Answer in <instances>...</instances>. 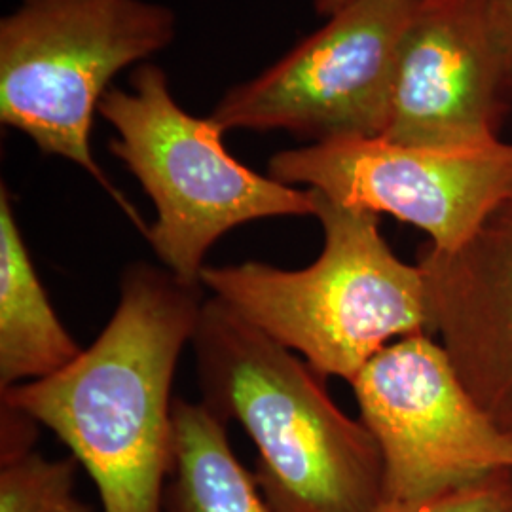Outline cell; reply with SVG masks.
Returning a JSON list of instances; mask_svg holds the SVG:
<instances>
[{
	"label": "cell",
	"mask_w": 512,
	"mask_h": 512,
	"mask_svg": "<svg viewBox=\"0 0 512 512\" xmlns=\"http://www.w3.org/2000/svg\"><path fill=\"white\" fill-rule=\"evenodd\" d=\"M131 88H110L97 114L118 135L110 152L156 207L147 239L165 270L202 285L205 256L230 230L253 220L315 217L311 188L279 183L236 160L211 116L188 114L175 101L162 67L143 63Z\"/></svg>",
	"instance_id": "4"
},
{
	"label": "cell",
	"mask_w": 512,
	"mask_h": 512,
	"mask_svg": "<svg viewBox=\"0 0 512 512\" xmlns=\"http://www.w3.org/2000/svg\"><path fill=\"white\" fill-rule=\"evenodd\" d=\"M190 344L202 403L253 439L256 482L275 512H376L382 452L319 372L215 296L203 302Z\"/></svg>",
	"instance_id": "2"
},
{
	"label": "cell",
	"mask_w": 512,
	"mask_h": 512,
	"mask_svg": "<svg viewBox=\"0 0 512 512\" xmlns=\"http://www.w3.org/2000/svg\"><path fill=\"white\" fill-rule=\"evenodd\" d=\"M313 194L323 228V251L313 264L302 270L262 262L205 266L202 287L298 351L323 378L351 384L389 344L431 334L429 289L420 264H406L385 241L380 215Z\"/></svg>",
	"instance_id": "3"
},
{
	"label": "cell",
	"mask_w": 512,
	"mask_h": 512,
	"mask_svg": "<svg viewBox=\"0 0 512 512\" xmlns=\"http://www.w3.org/2000/svg\"><path fill=\"white\" fill-rule=\"evenodd\" d=\"M495 31L501 52L512 69V0H495Z\"/></svg>",
	"instance_id": "15"
},
{
	"label": "cell",
	"mask_w": 512,
	"mask_h": 512,
	"mask_svg": "<svg viewBox=\"0 0 512 512\" xmlns=\"http://www.w3.org/2000/svg\"><path fill=\"white\" fill-rule=\"evenodd\" d=\"M431 334L484 414L512 439V198L458 251L421 247Z\"/></svg>",
	"instance_id": "10"
},
{
	"label": "cell",
	"mask_w": 512,
	"mask_h": 512,
	"mask_svg": "<svg viewBox=\"0 0 512 512\" xmlns=\"http://www.w3.org/2000/svg\"><path fill=\"white\" fill-rule=\"evenodd\" d=\"M376 512H512V469L408 501H382Z\"/></svg>",
	"instance_id": "14"
},
{
	"label": "cell",
	"mask_w": 512,
	"mask_h": 512,
	"mask_svg": "<svg viewBox=\"0 0 512 512\" xmlns=\"http://www.w3.org/2000/svg\"><path fill=\"white\" fill-rule=\"evenodd\" d=\"M268 175L308 184L340 205L391 215L450 253L511 200L512 143L435 148L385 137L334 139L277 152Z\"/></svg>",
	"instance_id": "7"
},
{
	"label": "cell",
	"mask_w": 512,
	"mask_h": 512,
	"mask_svg": "<svg viewBox=\"0 0 512 512\" xmlns=\"http://www.w3.org/2000/svg\"><path fill=\"white\" fill-rule=\"evenodd\" d=\"M82 353L59 321L0 188V387L54 376Z\"/></svg>",
	"instance_id": "11"
},
{
	"label": "cell",
	"mask_w": 512,
	"mask_h": 512,
	"mask_svg": "<svg viewBox=\"0 0 512 512\" xmlns=\"http://www.w3.org/2000/svg\"><path fill=\"white\" fill-rule=\"evenodd\" d=\"M511 103L495 0H418L401 42L385 139L435 148L494 143Z\"/></svg>",
	"instance_id": "9"
},
{
	"label": "cell",
	"mask_w": 512,
	"mask_h": 512,
	"mask_svg": "<svg viewBox=\"0 0 512 512\" xmlns=\"http://www.w3.org/2000/svg\"><path fill=\"white\" fill-rule=\"evenodd\" d=\"M177 16L150 0H21L0 21V122L86 169L145 234L93 160V116L116 74L165 50Z\"/></svg>",
	"instance_id": "5"
},
{
	"label": "cell",
	"mask_w": 512,
	"mask_h": 512,
	"mask_svg": "<svg viewBox=\"0 0 512 512\" xmlns=\"http://www.w3.org/2000/svg\"><path fill=\"white\" fill-rule=\"evenodd\" d=\"M384 459V501L512 469V439L478 406L431 334L397 340L351 382Z\"/></svg>",
	"instance_id": "8"
},
{
	"label": "cell",
	"mask_w": 512,
	"mask_h": 512,
	"mask_svg": "<svg viewBox=\"0 0 512 512\" xmlns=\"http://www.w3.org/2000/svg\"><path fill=\"white\" fill-rule=\"evenodd\" d=\"M418 0H357L266 71L224 93V131L283 129L300 139L384 137L399 52Z\"/></svg>",
	"instance_id": "6"
},
{
	"label": "cell",
	"mask_w": 512,
	"mask_h": 512,
	"mask_svg": "<svg viewBox=\"0 0 512 512\" xmlns=\"http://www.w3.org/2000/svg\"><path fill=\"white\" fill-rule=\"evenodd\" d=\"M226 425L207 404L175 399L165 512H275L232 452Z\"/></svg>",
	"instance_id": "12"
},
{
	"label": "cell",
	"mask_w": 512,
	"mask_h": 512,
	"mask_svg": "<svg viewBox=\"0 0 512 512\" xmlns=\"http://www.w3.org/2000/svg\"><path fill=\"white\" fill-rule=\"evenodd\" d=\"M78 465L35 450L0 458V512H92L74 494Z\"/></svg>",
	"instance_id": "13"
},
{
	"label": "cell",
	"mask_w": 512,
	"mask_h": 512,
	"mask_svg": "<svg viewBox=\"0 0 512 512\" xmlns=\"http://www.w3.org/2000/svg\"><path fill=\"white\" fill-rule=\"evenodd\" d=\"M202 285L131 264L109 325L54 376L2 389V404L54 431L92 476L103 512H165L173 376L192 342Z\"/></svg>",
	"instance_id": "1"
},
{
	"label": "cell",
	"mask_w": 512,
	"mask_h": 512,
	"mask_svg": "<svg viewBox=\"0 0 512 512\" xmlns=\"http://www.w3.org/2000/svg\"><path fill=\"white\" fill-rule=\"evenodd\" d=\"M353 2H357V0H313V8L319 16L330 18V16L344 10L346 6L353 4Z\"/></svg>",
	"instance_id": "16"
}]
</instances>
